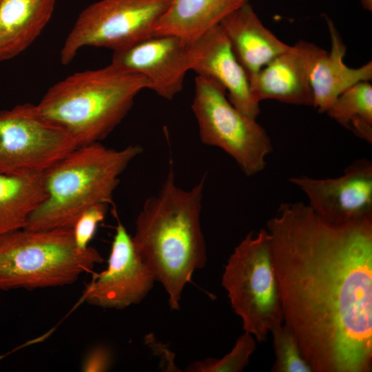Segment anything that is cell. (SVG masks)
<instances>
[{"mask_svg":"<svg viewBox=\"0 0 372 372\" xmlns=\"http://www.w3.org/2000/svg\"><path fill=\"white\" fill-rule=\"evenodd\" d=\"M284 323L314 372L372 366V214L334 224L302 202L267 223Z\"/></svg>","mask_w":372,"mask_h":372,"instance_id":"obj_1","label":"cell"},{"mask_svg":"<svg viewBox=\"0 0 372 372\" xmlns=\"http://www.w3.org/2000/svg\"><path fill=\"white\" fill-rule=\"evenodd\" d=\"M169 169L159 192L144 202L132 238L139 258L165 289L170 308L176 310L194 271L207 261L200 225L205 176L184 189Z\"/></svg>","mask_w":372,"mask_h":372,"instance_id":"obj_2","label":"cell"},{"mask_svg":"<svg viewBox=\"0 0 372 372\" xmlns=\"http://www.w3.org/2000/svg\"><path fill=\"white\" fill-rule=\"evenodd\" d=\"M150 86L145 76L111 63L59 81L35 107L80 147L105 138L128 114L136 95Z\"/></svg>","mask_w":372,"mask_h":372,"instance_id":"obj_3","label":"cell"},{"mask_svg":"<svg viewBox=\"0 0 372 372\" xmlns=\"http://www.w3.org/2000/svg\"><path fill=\"white\" fill-rule=\"evenodd\" d=\"M142 152L137 145L114 149L100 142L76 147L43 172L46 196L24 228H72L87 208L108 205L120 176Z\"/></svg>","mask_w":372,"mask_h":372,"instance_id":"obj_4","label":"cell"},{"mask_svg":"<svg viewBox=\"0 0 372 372\" xmlns=\"http://www.w3.org/2000/svg\"><path fill=\"white\" fill-rule=\"evenodd\" d=\"M103 262L95 248H77L72 228L17 229L0 236V290L70 285Z\"/></svg>","mask_w":372,"mask_h":372,"instance_id":"obj_5","label":"cell"},{"mask_svg":"<svg viewBox=\"0 0 372 372\" xmlns=\"http://www.w3.org/2000/svg\"><path fill=\"white\" fill-rule=\"evenodd\" d=\"M231 307L245 331L262 342L284 323L280 292L266 229L249 232L235 247L222 277Z\"/></svg>","mask_w":372,"mask_h":372,"instance_id":"obj_6","label":"cell"},{"mask_svg":"<svg viewBox=\"0 0 372 372\" xmlns=\"http://www.w3.org/2000/svg\"><path fill=\"white\" fill-rule=\"evenodd\" d=\"M192 110L203 143L222 149L247 176L264 170L273 145L265 130L228 99L218 83L197 76Z\"/></svg>","mask_w":372,"mask_h":372,"instance_id":"obj_7","label":"cell"},{"mask_svg":"<svg viewBox=\"0 0 372 372\" xmlns=\"http://www.w3.org/2000/svg\"><path fill=\"white\" fill-rule=\"evenodd\" d=\"M172 0H99L79 14L62 46L60 59L69 64L83 47L114 51L154 34Z\"/></svg>","mask_w":372,"mask_h":372,"instance_id":"obj_8","label":"cell"},{"mask_svg":"<svg viewBox=\"0 0 372 372\" xmlns=\"http://www.w3.org/2000/svg\"><path fill=\"white\" fill-rule=\"evenodd\" d=\"M76 147L65 130L38 114L35 105L0 110V173H42Z\"/></svg>","mask_w":372,"mask_h":372,"instance_id":"obj_9","label":"cell"},{"mask_svg":"<svg viewBox=\"0 0 372 372\" xmlns=\"http://www.w3.org/2000/svg\"><path fill=\"white\" fill-rule=\"evenodd\" d=\"M155 281L137 255L132 236L118 221L107 267L85 286L82 299L101 308L123 309L139 303Z\"/></svg>","mask_w":372,"mask_h":372,"instance_id":"obj_10","label":"cell"},{"mask_svg":"<svg viewBox=\"0 0 372 372\" xmlns=\"http://www.w3.org/2000/svg\"><path fill=\"white\" fill-rule=\"evenodd\" d=\"M289 181L304 192L309 207L329 223L341 224L372 214V163L366 158L353 161L335 178L301 175Z\"/></svg>","mask_w":372,"mask_h":372,"instance_id":"obj_11","label":"cell"},{"mask_svg":"<svg viewBox=\"0 0 372 372\" xmlns=\"http://www.w3.org/2000/svg\"><path fill=\"white\" fill-rule=\"evenodd\" d=\"M190 48L178 37L156 34L114 51L111 63L145 76L149 90L172 100L181 92L185 74L191 70Z\"/></svg>","mask_w":372,"mask_h":372,"instance_id":"obj_12","label":"cell"},{"mask_svg":"<svg viewBox=\"0 0 372 372\" xmlns=\"http://www.w3.org/2000/svg\"><path fill=\"white\" fill-rule=\"evenodd\" d=\"M323 49L300 41L258 73L250 86L255 99H273L297 105H313L311 74Z\"/></svg>","mask_w":372,"mask_h":372,"instance_id":"obj_13","label":"cell"},{"mask_svg":"<svg viewBox=\"0 0 372 372\" xmlns=\"http://www.w3.org/2000/svg\"><path fill=\"white\" fill-rule=\"evenodd\" d=\"M190 52L191 70L220 84L238 110L256 119L260 113V103L255 99L247 74L219 25L191 45Z\"/></svg>","mask_w":372,"mask_h":372,"instance_id":"obj_14","label":"cell"},{"mask_svg":"<svg viewBox=\"0 0 372 372\" xmlns=\"http://www.w3.org/2000/svg\"><path fill=\"white\" fill-rule=\"evenodd\" d=\"M218 25L250 83L265 65L290 48L263 25L249 1Z\"/></svg>","mask_w":372,"mask_h":372,"instance_id":"obj_15","label":"cell"},{"mask_svg":"<svg viewBox=\"0 0 372 372\" xmlns=\"http://www.w3.org/2000/svg\"><path fill=\"white\" fill-rule=\"evenodd\" d=\"M331 39V50H323L311 74L313 107L324 113L337 98L354 85L372 79L371 61L357 68L344 62L347 46L333 21L327 18Z\"/></svg>","mask_w":372,"mask_h":372,"instance_id":"obj_16","label":"cell"},{"mask_svg":"<svg viewBox=\"0 0 372 372\" xmlns=\"http://www.w3.org/2000/svg\"><path fill=\"white\" fill-rule=\"evenodd\" d=\"M56 0H2L0 63L25 51L50 21Z\"/></svg>","mask_w":372,"mask_h":372,"instance_id":"obj_17","label":"cell"},{"mask_svg":"<svg viewBox=\"0 0 372 372\" xmlns=\"http://www.w3.org/2000/svg\"><path fill=\"white\" fill-rule=\"evenodd\" d=\"M248 0H172L154 34H171L192 45Z\"/></svg>","mask_w":372,"mask_h":372,"instance_id":"obj_18","label":"cell"},{"mask_svg":"<svg viewBox=\"0 0 372 372\" xmlns=\"http://www.w3.org/2000/svg\"><path fill=\"white\" fill-rule=\"evenodd\" d=\"M45 196L43 172L0 173V236L24 228Z\"/></svg>","mask_w":372,"mask_h":372,"instance_id":"obj_19","label":"cell"},{"mask_svg":"<svg viewBox=\"0 0 372 372\" xmlns=\"http://www.w3.org/2000/svg\"><path fill=\"white\" fill-rule=\"evenodd\" d=\"M325 113L360 138L372 143V85L369 81L360 82L342 93Z\"/></svg>","mask_w":372,"mask_h":372,"instance_id":"obj_20","label":"cell"},{"mask_svg":"<svg viewBox=\"0 0 372 372\" xmlns=\"http://www.w3.org/2000/svg\"><path fill=\"white\" fill-rule=\"evenodd\" d=\"M275 362L273 372H312L305 360L298 340L294 332L285 323L271 331Z\"/></svg>","mask_w":372,"mask_h":372,"instance_id":"obj_21","label":"cell"},{"mask_svg":"<svg viewBox=\"0 0 372 372\" xmlns=\"http://www.w3.org/2000/svg\"><path fill=\"white\" fill-rule=\"evenodd\" d=\"M256 340L245 331L236 340L232 350L220 359L207 358L190 364L191 372H240L248 364L256 347Z\"/></svg>","mask_w":372,"mask_h":372,"instance_id":"obj_22","label":"cell"},{"mask_svg":"<svg viewBox=\"0 0 372 372\" xmlns=\"http://www.w3.org/2000/svg\"><path fill=\"white\" fill-rule=\"evenodd\" d=\"M107 204L99 203L83 211L76 220L72 229L77 248L85 250L89 246L97 227L105 218Z\"/></svg>","mask_w":372,"mask_h":372,"instance_id":"obj_23","label":"cell"},{"mask_svg":"<svg viewBox=\"0 0 372 372\" xmlns=\"http://www.w3.org/2000/svg\"><path fill=\"white\" fill-rule=\"evenodd\" d=\"M110 360V353L107 349L98 347L87 355L82 369L86 372L105 371L109 368Z\"/></svg>","mask_w":372,"mask_h":372,"instance_id":"obj_24","label":"cell"},{"mask_svg":"<svg viewBox=\"0 0 372 372\" xmlns=\"http://www.w3.org/2000/svg\"><path fill=\"white\" fill-rule=\"evenodd\" d=\"M360 1L364 9L368 11L372 10V0H360Z\"/></svg>","mask_w":372,"mask_h":372,"instance_id":"obj_25","label":"cell"},{"mask_svg":"<svg viewBox=\"0 0 372 372\" xmlns=\"http://www.w3.org/2000/svg\"><path fill=\"white\" fill-rule=\"evenodd\" d=\"M1 1H2V0H0V3H1Z\"/></svg>","mask_w":372,"mask_h":372,"instance_id":"obj_26","label":"cell"}]
</instances>
